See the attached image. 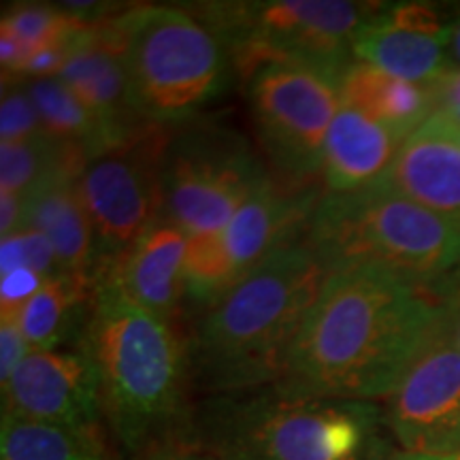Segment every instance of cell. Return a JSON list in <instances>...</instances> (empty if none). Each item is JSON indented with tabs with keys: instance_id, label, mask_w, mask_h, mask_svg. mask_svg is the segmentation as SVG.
<instances>
[{
	"instance_id": "obj_1",
	"label": "cell",
	"mask_w": 460,
	"mask_h": 460,
	"mask_svg": "<svg viewBox=\"0 0 460 460\" xmlns=\"http://www.w3.org/2000/svg\"><path fill=\"white\" fill-rule=\"evenodd\" d=\"M433 288L373 267L326 275L275 386L288 394L386 401L437 318Z\"/></svg>"
},
{
	"instance_id": "obj_2",
	"label": "cell",
	"mask_w": 460,
	"mask_h": 460,
	"mask_svg": "<svg viewBox=\"0 0 460 460\" xmlns=\"http://www.w3.org/2000/svg\"><path fill=\"white\" fill-rule=\"evenodd\" d=\"M82 349L99 373L105 420L126 456L141 460L192 435L188 345L171 322L132 301L109 273L94 279Z\"/></svg>"
},
{
	"instance_id": "obj_3",
	"label": "cell",
	"mask_w": 460,
	"mask_h": 460,
	"mask_svg": "<svg viewBox=\"0 0 460 460\" xmlns=\"http://www.w3.org/2000/svg\"><path fill=\"white\" fill-rule=\"evenodd\" d=\"M326 275L305 239L252 269L200 318L188 345L192 382L211 396L275 386Z\"/></svg>"
},
{
	"instance_id": "obj_4",
	"label": "cell",
	"mask_w": 460,
	"mask_h": 460,
	"mask_svg": "<svg viewBox=\"0 0 460 460\" xmlns=\"http://www.w3.org/2000/svg\"><path fill=\"white\" fill-rule=\"evenodd\" d=\"M376 402L288 394L278 386L211 396L194 437L224 460H393Z\"/></svg>"
},
{
	"instance_id": "obj_5",
	"label": "cell",
	"mask_w": 460,
	"mask_h": 460,
	"mask_svg": "<svg viewBox=\"0 0 460 460\" xmlns=\"http://www.w3.org/2000/svg\"><path fill=\"white\" fill-rule=\"evenodd\" d=\"M305 243L326 273L373 267L433 290L460 264V230L384 181L322 194Z\"/></svg>"
},
{
	"instance_id": "obj_6",
	"label": "cell",
	"mask_w": 460,
	"mask_h": 460,
	"mask_svg": "<svg viewBox=\"0 0 460 460\" xmlns=\"http://www.w3.org/2000/svg\"><path fill=\"white\" fill-rule=\"evenodd\" d=\"M132 105L147 122L180 126L226 85L228 51L192 9L147 4L109 24Z\"/></svg>"
},
{
	"instance_id": "obj_7",
	"label": "cell",
	"mask_w": 460,
	"mask_h": 460,
	"mask_svg": "<svg viewBox=\"0 0 460 460\" xmlns=\"http://www.w3.org/2000/svg\"><path fill=\"white\" fill-rule=\"evenodd\" d=\"M382 9L348 0H267L194 4L228 51L234 71L250 79L271 62H296L341 79L354 58V39Z\"/></svg>"
},
{
	"instance_id": "obj_8",
	"label": "cell",
	"mask_w": 460,
	"mask_h": 460,
	"mask_svg": "<svg viewBox=\"0 0 460 460\" xmlns=\"http://www.w3.org/2000/svg\"><path fill=\"white\" fill-rule=\"evenodd\" d=\"M271 172L241 132L180 124L163 163V217L188 234L217 233Z\"/></svg>"
},
{
	"instance_id": "obj_9",
	"label": "cell",
	"mask_w": 460,
	"mask_h": 460,
	"mask_svg": "<svg viewBox=\"0 0 460 460\" xmlns=\"http://www.w3.org/2000/svg\"><path fill=\"white\" fill-rule=\"evenodd\" d=\"M245 82L256 137L279 180L314 183L341 107L337 79L307 65L271 62Z\"/></svg>"
},
{
	"instance_id": "obj_10",
	"label": "cell",
	"mask_w": 460,
	"mask_h": 460,
	"mask_svg": "<svg viewBox=\"0 0 460 460\" xmlns=\"http://www.w3.org/2000/svg\"><path fill=\"white\" fill-rule=\"evenodd\" d=\"M171 135L169 126L147 122L122 146L92 158L79 175L99 254L96 275L163 217V163Z\"/></svg>"
},
{
	"instance_id": "obj_11",
	"label": "cell",
	"mask_w": 460,
	"mask_h": 460,
	"mask_svg": "<svg viewBox=\"0 0 460 460\" xmlns=\"http://www.w3.org/2000/svg\"><path fill=\"white\" fill-rule=\"evenodd\" d=\"M405 454L460 452V343L446 305L384 411Z\"/></svg>"
},
{
	"instance_id": "obj_12",
	"label": "cell",
	"mask_w": 460,
	"mask_h": 460,
	"mask_svg": "<svg viewBox=\"0 0 460 460\" xmlns=\"http://www.w3.org/2000/svg\"><path fill=\"white\" fill-rule=\"evenodd\" d=\"M3 413L102 435L105 407L94 362L84 349H32L3 386Z\"/></svg>"
},
{
	"instance_id": "obj_13",
	"label": "cell",
	"mask_w": 460,
	"mask_h": 460,
	"mask_svg": "<svg viewBox=\"0 0 460 460\" xmlns=\"http://www.w3.org/2000/svg\"><path fill=\"white\" fill-rule=\"evenodd\" d=\"M450 32L452 22L433 4H382L356 34L354 58L396 79L429 85L452 66Z\"/></svg>"
},
{
	"instance_id": "obj_14",
	"label": "cell",
	"mask_w": 460,
	"mask_h": 460,
	"mask_svg": "<svg viewBox=\"0 0 460 460\" xmlns=\"http://www.w3.org/2000/svg\"><path fill=\"white\" fill-rule=\"evenodd\" d=\"M322 194V183L269 180L220 230L237 281L275 252L305 239Z\"/></svg>"
},
{
	"instance_id": "obj_15",
	"label": "cell",
	"mask_w": 460,
	"mask_h": 460,
	"mask_svg": "<svg viewBox=\"0 0 460 460\" xmlns=\"http://www.w3.org/2000/svg\"><path fill=\"white\" fill-rule=\"evenodd\" d=\"M58 77L99 119L111 149L122 146L147 124L132 105L128 79L118 51L105 34L94 28L75 41Z\"/></svg>"
},
{
	"instance_id": "obj_16",
	"label": "cell",
	"mask_w": 460,
	"mask_h": 460,
	"mask_svg": "<svg viewBox=\"0 0 460 460\" xmlns=\"http://www.w3.org/2000/svg\"><path fill=\"white\" fill-rule=\"evenodd\" d=\"M188 234L164 217L149 226L143 237L126 254L99 273H109L132 301L156 314L166 322L172 320L183 288V258Z\"/></svg>"
},
{
	"instance_id": "obj_17",
	"label": "cell",
	"mask_w": 460,
	"mask_h": 460,
	"mask_svg": "<svg viewBox=\"0 0 460 460\" xmlns=\"http://www.w3.org/2000/svg\"><path fill=\"white\" fill-rule=\"evenodd\" d=\"M379 181L460 230V146L430 119L402 143Z\"/></svg>"
},
{
	"instance_id": "obj_18",
	"label": "cell",
	"mask_w": 460,
	"mask_h": 460,
	"mask_svg": "<svg viewBox=\"0 0 460 460\" xmlns=\"http://www.w3.org/2000/svg\"><path fill=\"white\" fill-rule=\"evenodd\" d=\"M405 141L358 109L341 105L324 143L322 190L348 194L373 186L386 175Z\"/></svg>"
},
{
	"instance_id": "obj_19",
	"label": "cell",
	"mask_w": 460,
	"mask_h": 460,
	"mask_svg": "<svg viewBox=\"0 0 460 460\" xmlns=\"http://www.w3.org/2000/svg\"><path fill=\"white\" fill-rule=\"evenodd\" d=\"M77 180L58 177L32 192L26 199V224L49 241L62 273L94 286L99 254Z\"/></svg>"
},
{
	"instance_id": "obj_20",
	"label": "cell",
	"mask_w": 460,
	"mask_h": 460,
	"mask_svg": "<svg viewBox=\"0 0 460 460\" xmlns=\"http://www.w3.org/2000/svg\"><path fill=\"white\" fill-rule=\"evenodd\" d=\"M339 96L341 105L358 109L402 139H410L433 115L427 85L396 79L360 60L345 68L339 79Z\"/></svg>"
},
{
	"instance_id": "obj_21",
	"label": "cell",
	"mask_w": 460,
	"mask_h": 460,
	"mask_svg": "<svg viewBox=\"0 0 460 460\" xmlns=\"http://www.w3.org/2000/svg\"><path fill=\"white\" fill-rule=\"evenodd\" d=\"M0 460H113L102 435L3 413Z\"/></svg>"
},
{
	"instance_id": "obj_22",
	"label": "cell",
	"mask_w": 460,
	"mask_h": 460,
	"mask_svg": "<svg viewBox=\"0 0 460 460\" xmlns=\"http://www.w3.org/2000/svg\"><path fill=\"white\" fill-rule=\"evenodd\" d=\"M94 296V286L62 273L39 288L17 314V324L32 349H56Z\"/></svg>"
},
{
	"instance_id": "obj_23",
	"label": "cell",
	"mask_w": 460,
	"mask_h": 460,
	"mask_svg": "<svg viewBox=\"0 0 460 460\" xmlns=\"http://www.w3.org/2000/svg\"><path fill=\"white\" fill-rule=\"evenodd\" d=\"M26 88L49 137L82 147L90 160L111 149L99 119L60 77L32 79Z\"/></svg>"
},
{
	"instance_id": "obj_24",
	"label": "cell",
	"mask_w": 460,
	"mask_h": 460,
	"mask_svg": "<svg viewBox=\"0 0 460 460\" xmlns=\"http://www.w3.org/2000/svg\"><path fill=\"white\" fill-rule=\"evenodd\" d=\"M237 284L220 230L190 234L183 258V288L190 301L209 309Z\"/></svg>"
},
{
	"instance_id": "obj_25",
	"label": "cell",
	"mask_w": 460,
	"mask_h": 460,
	"mask_svg": "<svg viewBox=\"0 0 460 460\" xmlns=\"http://www.w3.org/2000/svg\"><path fill=\"white\" fill-rule=\"evenodd\" d=\"M3 28L9 31L28 49L71 45L92 28L90 22L71 13L65 7L48 4H20L3 15Z\"/></svg>"
},
{
	"instance_id": "obj_26",
	"label": "cell",
	"mask_w": 460,
	"mask_h": 460,
	"mask_svg": "<svg viewBox=\"0 0 460 460\" xmlns=\"http://www.w3.org/2000/svg\"><path fill=\"white\" fill-rule=\"evenodd\" d=\"M48 135L28 88H4L0 107V143L32 141Z\"/></svg>"
},
{
	"instance_id": "obj_27",
	"label": "cell",
	"mask_w": 460,
	"mask_h": 460,
	"mask_svg": "<svg viewBox=\"0 0 460 460\" xmlns=\"http://www.w3.org/2000/svg\"><path fill=\"white\" fill-rule=\"evenodd\" d=\"M43 284L45 279L41 275L28 267L4 273L3 281H0V312H3V318L15 320L28 298L37 295Z\"/></svg>"
},
{
	"instance_id": "obj_28",
	"label": "cell",
	"mask_w": 460,
	"mask_h": 460,
	"mask_svg": "<svg viewBox=\"0 0 460 460\" xmlns=\"http://www.w3.org/2000/svg\"><path fill=\"white\" fill-rule=\"evenodd\" d=\"M31 352V343L22 332L17 320L3 318V322H0V384L3 386Z\"/></svg>"
},
{
	"instance_id": "obj_29",
	"label": "cell",
	"mask_w": 460,
	"mask_h": 460,
	"mask_svg": "<svg viewBox=\"0 0 460 460\" xmlns=\"http://www.w3.org/2000/svg\"><path fill=\"white\" fill-rule=\"evenodd\" d=\"M141 460H224L217 456L216 452H211L209 447L200 444V441L194 437H183V439L171 441V444H164L146 454Z\"/></svg>"
},
{
	"instance_id": "obj_30",
	"label": "cell",
	"mask_w": 460,
	"mask_h": 460,
	"mask_svg": "<svg viewBox=\"0 0 460 460\" xmlns=\"http://www.w3.org/2000/svg\"><path fill=\"white\" fill-rule=\"evenodd\" d=\"M26 228V200L13 197V194L0 192V230H3V237H11V234L22 233Z\"/></svg>"
},
{
	"instance_id": "obj_31",
	"label": "cell",
	"mask_w": 460,
	"mask_h": 460,
	"mask_svg": "<svg viewBox=\"0 0 460 460\" xmlns=\"http://www.w3.org/2000/svg\"><path fill=\"white\" fill-rule=\"evenodd\" d=\"M435 292L441 298V303L446 305L454 332H456V339L460 343V264L447 278H444L435 286Z\"/></svg>"
},
{
	"instance_id": "obj_32",
	"label": "cell",
	"mask_w": 460,
	"mask_h": 460,
	"mask_svg": "<svg viewBox=\"0 0 460 460\" xmlns=\"http://www.w3.org/2000/svg\"><path fill=\"white\" fill-rule=\"evenodd\" d=\"M450 65L460 68V15L452 20V32H450Z\"/></svg>"
},
{
	"instance_id": "obj_33",
	"label": "cell",
	"mask_w": 460,
	"mask_h": 460,
	"mask_svg": "<svg viewBox=\"0 0 460 460\" xmlns=\"http://www.w3.org/2000/svg\"><path fill=\"white\" fill-rule=\"evenodd\" d=\"M393 460H460L458 454H405L399 452L394 454Z\"/></svg>"
},
{
	"instance_id": "obj_34",
	"label": "cell",
	"mask_w": 460,
	"mask_h": 460,
	"mask_svg": "<svg viewBox=\"0 0 460 460\" xmlns=\"http://www.w3.org/2000/svg\"><path fill=\"white\" fill-rule=\"evenodd\" d=\"M429 119L437 126V128L444 130L447 137H452V139L456 141L458 146H460V128H458V126H454V124H450V122H446V119H444V118H439V115H430Z\"/></svg>"
},
{
	"instance_id": "obj_35",
	"label": "cell",
	"mask_w": 460,
	"mask_h": 460,
	"mask_svg": "<svg viewBox=\"0 0 460 460\" xmlns=\"http://www.w3.org/2000/svg\"><path fill=\"white\" fill-rule=\"evenodd\" d=\"M433 115H439V118H444L446 122H450V124L458 126V128H460V105L450 107V109H444V111H437Z\"/></svg>"
}]
</instances>
